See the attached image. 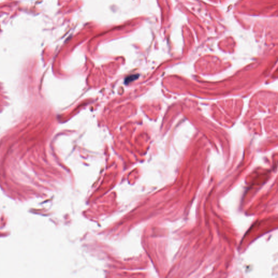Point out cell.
<instances>
[{
    "label": "cell",
    "mask_w": 278,
    "mask_h": 278,
    "mask_svg": "<svg viewBox=\"0 0 278 278\" xmlns=\"http://www.w3.org/2000/svg\"><path fill=\"white\" fill-rule=\"evenodd\" d=\"M138 77V74H134V75L128 76L125 79V83L126 84L129 83L130 82H131V81L136 79Z\"/></svg>",
    "instance_id": "cell-1"
}]
</instances>
